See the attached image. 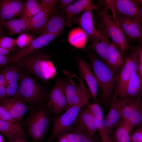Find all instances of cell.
I'll use <instances>...</instances> for the list:
<instances>
[{
	"label": "cell",
	"mask_w": 142,
	"mask_h": 142,
	"mask_svg": "<svg viewBox=\"0 0 142 142\" xmlns=\"http://www.w3.org/2000/svg\"><path fill=\"white\" fill-rule=\"evenodd\" d=\"M94 20L95 25L100 33L105 38L110 39L121 49L124 55L131 48L129 42L121 31L116 17L109 14V7L106 0L99 1Z\"/></svg>",
	"instance_id": "6da1fadb"
},
{
	"label": "cell",
	"mask_w": 142,
	"mask_h": 142,
	"mask_svg": "<svg viewBox=\"0 0 142 142\" xmlns=\"http://www.w3.org/2000/svg\"><path fill=\"white\" fill-rule=\"evenodd\" d=\"M15 63L19 69L43 81L53 79L56 74L50 57L41 51L37 50Z\"/></svg>",
	"instance_id": "7a4b0ae2"
},
{
	"label": "cell",
	"mask_w": 142,
	"mask_h": 142,
	"mask_svg": "<svg viewBox=\"0 0 142 142\" xmlns=\"http://www.w3.org/2000/svg\"><path fill=\"white\" fill-rule=\"evenodd\" d=\"M85 51L100 89L103 100L104 103H107L112 100L113 97L116 82V72L94 53L87 50Z\"/></svg>",
	"instance_id": "3957f363"
},
{
	"label": "cell",
	"mask_w": 142,
	"mask_h": 142,
	"mask_svg": "<svg viewBox=\"0 0 142 142\" xmlns=\"http://www.w3.org/2000/svg\"><path fill=\"white\" fill-rule=\"evenodd\" d=\"M47 103L33 108L23 122L27 135L33 142H41L53 122V113Z\"/></svg>",
	"instance_id": "277c9868"
},
{
	"label": "cell",
	"mask_w": 142,
	"mask_h": 142,
	"mask_svg": "<svg viewBox=\"0 0 142 142\" xmlns=\"http://www.w3.org/2000/svg\"><path fill=\"white\" fill-rule=\"evenodd\" d=\"M18 92L14 98L26 102L32 108L47 103L49 94L36 80L28 74L20 73Z\"/></svg>",
	"instance_id": "5b68a950"
},
{
	"label": "cell",
	"mask_w": 142,
	"mask_h": 142,
	"mask_svg": "<svg viewBox=\"0 0 142 142\" xmlns=\"http://www.w3.org/2000/svg\"><path fill=\"white\" fill-rule=\"evenodd\" d=\"M86 104L83 103L71 107L63 114L54 118L52 131L47 142H50L55 138L71 132L80 109Z\"/></svg>",
	"instance_id": "8992f818"
},
{
	"label": "cell",
	"mask_w": 142,
	"mask_h": 142,
	"mask_svg": "<svg viewBox=\"0 0 142 142\" xmlns=\"http://www.w3.org/2000/svg\"><path fill=\"white\" fill-rule=\"evenodd\" d=\"M142 43L133 48L125 58L124 63L117 77L115 90L119 96L126 83L137 72L140 59Z\"/></svg>",
	"instance_id": "52a82bcc"
},
{
	"label": "cell",
	"mask_w": 142,
	"mask_h": 142,
	"mask_svg": "<svg viewBox=\"0 0 142 142\" xmlns=\"http://www.w3.org/2000/svg\"><path fill=\"white\" fill-rule=\"evenodd\" d=\"M134 99L120 98L118 99V105L122 119L133 127L142 123V110L139 100Z\"/></svg>",
	"instance_id": "ba28073f"
},
{
	"label": "cell",
	"mask_w": 142,
	"mask_h": 142,
	"mask_svg": "<svg viewBox=\"0 0 142 142\" xmlns=\"http://www.w3.org/2000/svg\"><path fill=\"white\" fill-rule=\"evenodd\" d=\"M113 14L138 19L142 23V7L138 0H106Z\"/></svg>",
	"instance_id": "9c48e42d"
},
{
	"label": "cell",
	"mask_w": 142,
	"mask_h": 142,
	"mask_svg": "<svg viewBox=\"0 0 142 142\" xmlns=\"http://www.w3.org/2000/svg\"><path fill=\"white\" fill-rule=\"evenodd\" d=\"M47 105L53 114H59L70 107L65 90V81L59 79L50 92Z\"/></svg>",
	"instance_id": "30bf717a"
},
{
	"label": "cell",
	"mask_w": 142,
	"mask_h": 142,
	"mask_svg": "<svg viewBox=\"0 0 142 142\" xmlns=\"http://www.w3.org/2000/svg\"><path fill=\"white\" fill-rule=\"evenodd\" d=\"M79 83H75L71 80L65 82V90L70 107L83 103H87L89 95L83 79L76 76Z\"/></svg>",
	"instance_id": "8fae6325"
},
{
	"label": "cell",
	"mask_w": 142,
	"mask_h": 142,
	"mask_svg": "<svg viewBox=\"0 0 142 142\" xmlns=\"http://www.w3.org/2000/svg\"><path fill=\"white\" fill-rule=\"evenodd\" d=\"M114 15L120 27L130 42L136 40L142 43V23L138 19L122 15Z\"/></svg>",
	"instance_id": "7c38bea8"
},
{
	"label": "cell",
	"mask_w": 142,
	"mask_h": 142,
	"mask_svg": "<svg viewBox=\"0 0 142 142\" xmlns=\"http://www.w3.org/2000/svg\"><path fill=\"white\" fill-rule=\"evenodd\" d=\"M58 36L50 34H45L39 36L34 39L27 47L8 56L10 63H15L17 61L45 46Z\"/></svg>",
	"instance_id": "4fadbf2b"
},
{
	"label": "cell",
	"mask_w": 142,
	"mask_h": 142,
	"mask_svg": "<svg viewBox=\"0 0 142 142\" xmlns=\"http://www.w3.org/2000/svg\"><path fill=\"white\" fill-rule=\"evenodd\" d=\"M0 106L5 108L13 118L18 123H20L27 111L33 108H30L29 105L23 100L13 98H8L0 101Z\"/></svg>",
	"instance_id": "5bb4252c"
},
{
	"label": "cell",
	"mask_w": 142,
	"mask_h": 142,
	"mask_svg": "<svg viewBox=\"0 0 142 142\" xmlns=\"http://www.w3.org/2000/svg\"><path fill=\"white\" fill-rule=\"evenodd\" d=\"M23 1L20 0H1L0 17L1 22L13 19L23 16Z\"/></svg>",
	"instance_id": "9a60e30c"
},
{
	"label": "cell",
	"mask_w": 142,
	"mask_h": 142,
	"mask_svg": "<svg viewBox=\"0 0 142 142\" xmlns=\"http://www.w3.org/2000/svg\"><path fill=\"white\" fill-rule=\"evenodd\" d=\"M92 11L89 9L84 11L79 17L73 20L74 22L79 25L90 42L96 38L104 37L98 32L95 26Z\"/></svg>",
	"instance_id": "2e32d148"
},
{
	"label": "cell",
	"mask_w": 142,
	"mask_h": 142,
	"mask_svg": "<svg viewBox=\"0 0 142 142\" xmlns=\"http://www.w3.org/2000/svg\"><path fill=\"white\" fill-rule=\"evenodd\" d=\"M77 63L80 78L86 82L92 96L94 100H96L98 85L90 65L86 61L82 58L78 60Z\"/></svg>",
	"instance_id": "e0dca14e"
},
{
	"label": "cell",
	"mask_w": 142,
	"mask_h": 142,
	"mask_svg": "<svg viewBox=\"0 0 142 142\" xmlns=\"http://www.w3.org/2000/svg\"><path fill=\"white\" fill-rule=\"evenodd\" d=\"M66 17L60 12H54L39 32V36L50 34L58 36L66 24Z\"/></svg>",
	"instance_id": "ac0fdd59"
},
{
	"label": "cell",
	"mask_w": 142,
	"mask_h": 142,
	"mask_svg": "<svg viewBox=\"0 0 142 142\" xmlns=\"http://www.w3.org/2000/svg\"><path fill=\"white\" fill-rule=\"evenodd\" d=\"M117 96L115 90L110 109L103 120L104 127L109 135L122 119L118 105Z\"/></svg>",
	"instance_id": "d6986e66"
},
{
	"label": "cell",
	"mask_w": 142,
	"mask_h": 142,
	"mask_svg": "<svg viewBox=\"0 0 142 142\" xmlns=\"http://www.w3.org/2000/svg\"><path fill=\"white\" fill-rule=\"evenodd\" d=\"M23 122H7L0 119V131L6 136L9 142H12L18 138L25 136L23 128Z\"/></svg>",
	"instance_id": "ffe728a7"
},
{
	"label": "cell",
	"mask_w": 142,
	"mask_h": 142,
	"mask_svg": "<svg viewBox=\"0 0 142 142\" xmlns=\"http://www.w3.org/2000/svg\"><path fill=\"white\" fill-rule=\"evenodd\" d=\"M98 6L92 0L76 1L68 6L64 10L67 19L66 24H70L73 16L88 10H97Z\"/></svg>",
	"instance_id": "44dd1931"
},
{
	"label": "cell",
	"mask_w": 142,
	"mask_h": 142,
	"mask_svg": "<svg viewBox=\"0 0 142 142\" xmlns=\"http://www.w3.org/2000/svg\"><path fill=\"white\" fill-rule=\"evenodd\" d=\"M119 47L116 44L110 42L106 63L116 72L123 65L125 58Z\"/></svg>",
	"instance_id": "7402d4cb"
},
{
	"label": "cell",
	"mask_w": 142,
	"mask_h": 142,
	"mask_svg": "<svg viewBox=\"0 0 142 142\" xmlns=\"http://www.w3.org/2000/svg\"><path fill=\"white\" fill-rule=\"evenodd\" d=\"M77 119L85 126L90 134L94 136L98 131L99 123L96 118L88 106L80 109Z\"/></svg>",
	"instance_id": "603a6c76"
},
{
	"label": "cell",
	"mask_w": 142,
	"mask_h": 142,
	"mask_svg": "<svg viewBox=\"0 0 142 142\" xmlns=\"http://www.w3.org/2000/svg\"><path fill=\"white\" fill-rule=\"evenodd\" d=\"M142 91L141 81L137 72L128 81L119 96L120 98H134Z\"/></svg>",
	"instance_id": "cb8c5ba5"
},
{
	"label": "cell",
	"mask_w": 142,
	"mask_h": 142,
	"mask_svg": "<svg viewBox=\"0 0 142 142\" xmlns=\"http://www.w3.org/2000/svg\"><path fill=\"white\" fill-rule=\"evenodd\" d=\"M133 127L122 119L115 127L113 135L114 142H131V132Z\"/></svg>",
	"instance_id": "d4e9b609"
},
{
	"label": "cell",
	"mask_w": 142,
	"mask_h": 142,
	"mask_svg": "<svg viewBox=\"0 0 142 142\" xmlns=\"http://www.w3.org/2000/svg\"><path fill=\"white\" fill-rule=\"evenodd\" d=\"M3 25L10 35L25 33L29 31L28 22L23 16L4 22Z\"/></svg>",
	"instance_id": "484cf974"
},
{
	"label": "cell",
	"mask_w": 142,
	"mask_h": 142,
	"mask_svg": "<svg viewBox=\"0 0 142 142\" xmlns=\"http://www.w3.org/2000/svg\"><path fill=\"white\" fill-rule=\"evenodd\" d=\"M69 43L76 48L84 49L85 51L87 37L80 27L75 28L69 32L68 37Z\"/></svg>",
	"instance_id": "4316f807"
},
{
	"label": "cell",
	"mask_w": 142,
	"mask_h": 142,
	"mask_svg": "<svg viewBox=\"0 0 142 142\" xmlns=\"http://www.w3.org/2000/svg\"><path fill=\"white\" fill-rule=\"evenodd\" d=\"M88 106L93 112L99 123L98 131L102 142H112L109 135L105 130L103 125L104 115L101 107L98 104L94 103L88 104Z\"/></svg>",
	"instance_id": "83f0119b"
},
{
	"label": "cell",
	"mask_w": 142,
	"mask_h": 142,
	"mask_svg": "<svg viewBox=\"0 0 142 142\" xmlns=\"http://www.w3.org/2000/svg\"><path fill=\"white\" fill-rule=\"evenodd\" d=\"M71 132L75 135L77 142H97L94 136L92 135L86 128L77 118L72 127Z\"/></svg>",
	"instance_id": "f1b7e54d"
},
{
	"label": "cell",
	"mask_w": 142,
	"mask_h": 142,
	"mask_svg": "<svg viewBox=\"0 0 142 142\" xmlns=\"http://www.w3.org/2000/svg\"><path fill=\"white\" fill-rule=\"evenodd\" d=\"M91 42V47L94 51L106 63L110 42L108 39L105 37L96 38Z\"/></svg>",
	"instance_id": "f546056e"
},
{
	"label": "cell",
	"mask_w": 142,
	"mask_h": 142,
	"mask_svg": "<svg viewBox=\"0 0 142 142\" xmlns=\"http://www.w3.org/2000/svg\"><path fill=\"white\" fill-rule=\"evenodd\" d=\"M50 16L43 8L29 22V31L39 32L44 26Z\"/></svg>",
	"instance_id": "4dcf8cb0"
},
{
	"label": "cell",
	"mask_w": 142,
	"mask_h": 142,
	"mask_svg": "<svg viewBox=\"0 0 142 142\" xmlns=\"http://www.w3.org/2000/svg\"><path fill=\"white\" fill-rule=\"evenodd\" d=\"M43 9L38 1L28 0L24 3L22 16L26 18L28 23L31 20Z\"/></svg>",
	"instance_id": "1f68e13d"
},
{
	"label": "cell",
	"mask_w": 142,
	"mask_h": 142,
	"mask_svg": "<svg viewBox=\"0 0 142 142\" xmlns=\"http://www.w3.org/2000/svg\"><path fill=\"white\" fill-rule=\"evenodd\" d=\"M19 69L17 65H12L10 66L7 70H4L5 75L8 85L9 84L17 82L19 79L20 72Z\"/></svg>",
	"instance_id": "d6a6232c"
},
{
	"label": "cell",
	"mask_w": 142,
	"mask_h": 142,
	"mask_svg": "<svg viewBox=\"0 0 142 142\" xmlns=\"http://www.w3.org/2000/svg\"><path fill=\"white\" fill-rule=\"evenodd\" d=\"M34 39L31 35L25 33L21 34L15 39L16 44L23 49L29 45Z\"/></svg>",
	"instance_id": "836d02e7"
},
{
	"label": "cell",
	"mask_w": 142,
	"mask_h": 142,
	"mask_svg": "<svg viewBox=\"0 0 142 142\" xmlns=\"http://www.w3.org/2000/svg\"><path fill=\"white\" fill-rule=\"evenodd\" d=\"M16 44L15 39L8 37H3L0 38V47L13 50Z\"/></svg>",
	"instance_id": "e575fe53"
},
{
	"label": "cell",
	"mask_w": 142,
	"mask_h": 142,
	"mask_svg": "<svg viewBox=\"0 0 142 142\" xmlns=\"http://www.w3.org/2000/svg\"><path fill=\"white\" fill-rule=\"evenodd\" d=\"M59 1L57 0H41L40 4L42 8L51 15L54 11L55 6Z\"/></svg>",
	"instance_id": "d590c367"
},
{
	"label": "cell",
	"mask_w": 142,
	"mask_h": 142,
	"mask_svg": "<svg viewBox=\"0 0 142 142\" xmlns=\"http://www.w3.org/2000/svg\"><path fill=\"white\" fill-rule=\"evenodd\" d=\"M18 88L19 85L17 82L9 84L6 88L7 98H14L17 93Z\"/></svg>",
	"instance_id": "8d00e7d4"
},
{
	"label": "cell",
	"mask_w": 142,
	"mask_h": 142,
	"mask_svg": "<svg viewBox=\"0 0 142 142\" xmlns=\"http://www.w3.org/2000/svg\"><path fill=\"white\" fill-rule=\"evenodd\" d=\"M0 119L7 122L20 123L17 122L14 119L7 111L1 106H0Z\"/></svg>",
	"instance_id": "74e56055"
},
{
	"label": "cell",
	"mask_w": 142,
	"mask_h": 142,
	"mask_svg": "<svg viewBox=\"0 0 142 142\" xmlns=\"http://www.w3.org/2000/svg\"><path fill=\"white\" fill-rule=\"evenodd\" d=\"M131 142H142V133L137 130L131 135Z\"/></svg>",
	"instance_id": "f35d334b"
},
{
	"label": "cell",
	"mask_w": 142,
	"mask_h": 142,
	"mask_svg": "<svg viewBox=\"0 0 142 142\" xmlns=\"http://www.w3.org/2000/svg\"><path fill=\"white\" fill-rule=\"evenodd\" d=\"M75 1L73 0H61L59 1L60 5L64 11L72 3Z\"/></svg>",
	"instance_id": "ab89813d"
},
{
	"label": "cell",
	"mask_w": 142,
	"mask_h": 142,
	"mask_svg": "<svg viewBox=\"0 0 142 142\" xmlns=\"http://www.w3.org/2000/svg\"><path fill=\"white\" fill-rule=\"evenodd\" d=\"M9 60L8 56L0 55V67H3L8 63H10Z\"/></svg>",
	"instance_id": "60d3db41"
},
{
	"label": "cell",
	"mask_w": 142,
	"mask_h": 142,
	"mask_svg": "<svg viewBox=\"0 0 142 142\" xmlns=\"http://www.w3.org/2000/svg\"><path fill=\"white\" fill-rule=\"evenodd\" d=\"M8 85L6 79L4 70H1L0 73V85L7 86Z\"/></svg>",
	"instance_id": "b9f144b4"
},
{
	"label": "cell",
	"mask_w": 142,
	"mask_h": 142,
	"mask_svg": "<svg viewBox=\"0 0 142 142\" xmlns=\"http://www.w3.org/2000/svg\"><path fill=\"white\" fill-rule=\"evenodd\" d=\"M6 88L4 86L0 85V101L7 98Z\"/></svg>",
	"instance_id": "7bdbcfd3"
},
{
	"label": "cell",
	"mask_w": 142,
	"mask_h": 142,
	"mask_svg": "<svg viewBox=\"0 0 142 142\" xmlns=\"http://www.w3.org/2000/svg\"><path fill=\"white\" fill-rule=\"evenodd\" d=\"M69 142H77L76 137L74 133L70 132L64 134Z\"/></svg>",
	"instance_id": "ee69618b"
},
{
	"label": "cell",
	"mask_w": 142,
	"mask_h": 142,
	"mask_svg": "<svg viewBox=\"0 0 142 142\" xmlns=\"http://www.w3.org/2000/svg\"><path fill=\"white\" fill-rule=\"evenodd\" d=\"M137 72L140 78L142 89V61H140Z\"/></svg>",
	"instance_id": "f6af8a7d"
},
{
	"label": "cell",
	"mask_w": 142,
	"mask_h": 142,
	"mask_svg": "<svg viewBox=\"0 0 142 142\" xmlns=\"http://www.w3.org/2000/svg\"><path fill=\"white\" fill-rule=\"evenodd\" d=\"M10 51L9 49L0 47V55L8 56Z\"/></svg>",
	"instance_id": "bcb514c9"
},
{
	"label": "cell",
	"mask_w": 142,
	"mask_h": 142,
	"mask_svg": "<svg viewBox=\"0 0 142 142\" xmlns=\"http://www.w3.org/2000/svg\"><path fill=\"white\" fill-rule=\"evenodd\" d=\"M57 138H59L58 142H69L64 134L61 135Z\"/></svg>",
	"instance_id": "7dc6e473"
},
{
	"label": "cell",
	"mask_w": 142,
	"mask_h": 142,
	"mask_svg": "<svg viewBox=\"0 0 142 142\" xmlns=\"http://www.w3.org/2000/svg\"><path fill=\"white\" fill-rule=\"evenodd\" d=\"M12 142H29L26 139L25 136L19 137L13 140Z\"/></svg>",
	"instance_id": "c3c4849f"
},
{
	"label": "cell",
	"mask_w": 142,
	"mask_h": 142,
	"mask_svg": "<svg viewBox=\"0 0 142 142\" xmlns=\"http://www.w3.org/2000/svg\"><path fill=\"white\" fill-rule=\"evenodd\" d=\"M140 61H142V45L141 49V55H140Z\"/></svg>",
	"instance_id": "681fc988"
},
{
	"label": "cell",
	"mask_w": 142,
	"mask_h": 142,
	"mask_svg": "<svg viewBox=\"0 0 142 142\" xmlns=\"http://www.w3.org/2000/svg\"><path fill=\"white\" fill-rule=\"evenodd\" d=\"M137 130L142 133V126L140 127Z\"/></svg>",
	"instance_id": "f907efd6"
},
{
	"label": "cell",
	"mask_w": 142,
	"mask_h": 142,
	"mask_svg": "<svg viewBox=\"0 0 142 142\" xmlns=\"http://www.w3.org/2000/svg\"><path fill=\"white\" fill-rule=\"evenodd\" d=\"M0 142H3V138L1 134L0 135Z\"/></svg>",
	"instance_id": "816d5d0a"
}]
</instances>
